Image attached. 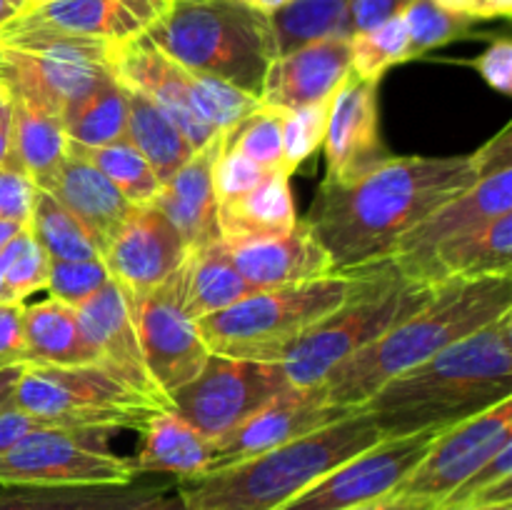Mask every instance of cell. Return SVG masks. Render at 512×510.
Masks as SVG:
<instances>
[{"label": "cell", "instance_id": "cell-21", "mask_svg": "<svg viewBox=\"0 0 512 510\" xmlns=\"http://www.w3.org/2000/svg\"><path fill=\"white\" fill-rule=\"evenodd\" d=\"M225 143H228V130L195 150L193 158L160 188L158 198L153 200L155 208L163 210L165 218L183 235L190 253L220 240L213 173Z\"/></svg>", "mask_w": 512, "mask_h": 510}, {"label": "cell", "instance_id": "cell-11", "mask_svg": "<svg viewBox=\"0 0 512 510\" xmlns=\"http://www.w3.org/2000/svg\"><path fill=\"white\" fill-rule=\"evenodd\" d=\"M188 258L168 280L128 305L150 375L168 398L203 370L210 350L185 310ZM170 403V400H168Z\"/></svg>", "mask_w": 512, "mask_h": 510}, {"label": "cell", "instance_id": "cell-24", "mask_svg": "<svg viewBox=\"0 0 512 510\" xmlns=\"http://www.w3.org/2000/svg\"><path fill=\"white\" fill-rule=\"evenodd\" d=\"M110 70L113 68L40 58L0 45V83L5 85V90L13 98L48 110L58 118L78 95L93 88Z\"/></svg>", "mask_w": 512, "mask_h": 510}, {"label": "cell", "instance_id": "cell-47", "mask_svg": "<svg viewBox=\"0 0 512 510\" xmlns=\"http://www.w3.org/2000/svg\"><path fill=\"white\" fill-rule=\"evenodd\" d=\"M268 173V168L258 165L255 160L245 158L243 153L228 148V143H225V150L220 153L213 173L215 198H218L220 203V200H230L235 198V195L248 193V190L255 188Z\"/></svg>", "mask_w": 512, "mask_h": 510}, {"label": "cell", "instance_id": "cell-50", "mask_svg": "<svg viewBox=\"0 0 512 510\" xmlns=\"http://www.w3.org/2000/svg\"><path fill=\"white\" fill-rule=\"evenodd\" d=\"M410 0H348V15L350 28L355 33H365L378 25L388 23V20L403 15L405 5Z\"/></svg>", "mask_w": 512, "mask_h": 510}, {"label": "cell", "instance_id": "cell-38", "mask_svg": "<svg viewBox=\"0 0 512 510\" xmlns=\"http://www.w3.org/2000/svg\"><path fill=\"white\" fill-rule=\"evenodd\" d=\"M410 38L403 15L350 38V73L380 83L393 65L408 63Z\"/></svg>", "mask_w": 512, "mask_h": 510}, {"label": "cell", "instance_id": "cell-15", "mask_svg": "<svg viewBox=\"0 0 512 510\" xmlns=\"http://www.w3.org/2000/svg\"><path fill=\"white\" fill-rule=\"evenodd\" d=\"M353 410L355 408L325 403L320 385H313V388L290 385L278 398L255 410L248 420L235 425L233 430L223 433L220 438H213V460H210V468L203 475L223 470L228 465L240 463V460L290 443L300 435L325 428V425L345 418Z\"/></svg>", "mask_w": 512, "mask_h": 510}, {"label": "cell", "instance_id": "cell-29", "mask_svg": "<svg viewBox=\"0 0 512 510\" xmlns=\"http://www.w3.org/2000/svg\"><path fill=\"white\" fill-rule=\"evenodd\" d=\"M23 338L25 365H98V350L83 333L75 308L55 298L23 305Z\"/></svg>", "mask_w": 512, "mask_h": 510}, {"label": "cell", "instance_id": "cell-61", "mask_svg": "<svg viewBox=\"0 0 512 510\" xmlns=\"http://www.w3.org/2000/svg\"><path fill=\"white\" fill-rule=\"evenodd\" d=\"M438 510V508H435ZM453 510H512V503L508 505H490V508H453Z\"/></svg>", "mask_w": 512, "mask_h": 510}, {"label": "cell", "instance_id": "cell-51", "mask_svg": "<svg viewBox=\"0 0 512 510\" xmlns=\"http://www.w3.org/2000/svg\"><path fill=\"white\" fill-rule=\"evenodd\" d=\"M438 3L470 20L508 18L512 13V0H438Z\"/></svg>", "mask_w": 512, "mask_h": 510}, {"label": "cell", "instance_id": "cell-45", "mask_svg": "<svg viewBox=\"0 0 512 510\" xmlns=\"http://www.w3.org/2000/svg\"><path fill=\"white\" fill-rule=\"evenodd\" d=\"M110 280L103 258L88 260H50L48 265V298L78 308L85 300L93 298Z\"/></svg>", "mask_w": 512, "mask_h": 510}, {"label": "cell", "instance_id": "cell-59", "mask_svg": "<svg viewBox=\"0 0 512 510\" xmlns=\"http://www.w3.org/2000/svg\"><path fill=\"white\" fill-rule=\"evenodd\" d=\"M20 230H25L23 225H18V223H10V220H0V250H3L5 245H8L10 240H13L15 235L20 233Z\"/></svg>", "mask_w": 512, "mask_h": 510}, {"label": "cell", "instance_id": "cell-28", "mask_svg": "<svg viewBox=\"0 0 512 510\" xmlns=\"http://www.w3.org/2000/svg\"><path fill=\"white\" fill-rule=\"evenodd\" d=\"M140 448L130 458L135 475H168L190 480L203 475L213 460V440L185 423L173 410L153 415L140 428Z\"/></svg>", "mask_w": 512, "mask_h": 510}, {"label": "cell", "instance_id": "cell-55", "mask_svg": "<svg viewBox=\"0 0 512 510\" xmlns=\"http://www.w3.org/2000/svg\"><path fill=\"white\" fill-rule=\"evenodd\" d=\"M128 510H190L188 505H185V500L180 498L178 490H168V493L163 495H155V498L145 500V503L140 505H133V508Z\"/></svg>", "mask_w": 512, "mask_h": 510}, {"label": "cell", "instance_id": "cell-1", "mask_svg": "<svg viewBox=\"0 0 512 510\" xmlns=\"http://www.w3.org/2000/svg\"><path fill=\"white\" fill-rule=\"evenodd\" d=\"M475 178L473 155L390 158L353 183L323 180L305 223L328 250L335 273L373 268L390 260L408 230Z\"/></svg>", "mask_w": 512, "mask_h": 510}, {"label": "cell", "instance_id": "cell-54", "mask_svg": "<svg viewBox=\"0 0 512 510\" xmlns=\"http://www.w3.org/2000/svg\"><path fill=\"white\" fill-rule=\"evenodd\" d=\"M438 503L435 500L425 498H410V495H388L383 500H375V503L360 505V508L350 510H435Z\"/></svg>", "mask_w": 512, "mask_h": 510}, {"label": "cell", "instance_id": "cell-52", "mask_svg": "<svg viewBox=\"0 0 512 510\" xmlns=\"http://www.w3.org/2000/svg\"><path fill=\"white\" fill-rule=\"evenodd\" d=\"M45 425L50 423H43V420L38 418H30V415L20 413V410L3 408L0 410V453H5L10 445L18 443L23 435L33 433V430L38 428H45Z\"/></svg>", "mask_w": 512, "mask_h": 510}, {"label": "cell", "instance_id": "cell-34", "mask_svg": "<svg viewBox=\"0 0 512 510\" xmlns=\"http://www.w3.org/2000/svg\"><path fill=\"white\" fill-rule=\"evenodd\" d=\"M0 45L20 50V53L40 55V58L100 65V68H113L115 55V45L108 40L88 38V35L53 28V25L35 23L20 13L0 28Z\"/></svg>", "mask_w": 512, "mask_h": 510}, {"label": "cell", "instance_id": "cell-32", "mask_svg": "<svg viewBox=\"0 0 512 510\" xmlns=\"http://www.w3.org/2000/svg\"><path fill=\"white\" fill-rule=\"evenodd\" d=\"M13 160L45 190L68 155V135L58 115L13 98Z\"/></svg>", "mask_w": 512, "mask_h": 510}, {"label": "cell", "instance_id": "cell-35", "mask_svg": "<svg viewBox=\"0 0 512 510\" xmlns=\"http://www.w3.org/2000/svg\"><path fill=\"white\" fill-rule=\"evenodd\" d=\"M275 58L330 38H353L348 0H288L268 15Z\"/></svg>", "mask_w": 512, "mask_h": 510}, {"label": "cell", "instance_id": "cell-30", "mask_svg": "<svg viewBox=\"0 0 512 510\" xmlns=\"http://www.w3.org/2000/svg\"><path fill=\"white\" fill-rule=\"evenodd\" d=\"M125 90V108H128V120H125V140L140 150L150 163L153 173L158 175L160 185L168 183L198 148L185 138L183 130L140 90Z\"/></svg>", "mask_w": 512, "mask_h": 510}, {"label": "cell", "instance_id": "cell-25", "mask_svg": "<svg viewBox=\"0 0 512 510\" xmlns=\"http://www.w3.org/2000/svg\"><path fill=\"white\" fill-rule=\"evenodd\" d=\"M230 255L243 278L258 290L305 283L335 273L328 250L310 233L305 220H298L295 228L280 238L230 248Z\"/></svg>", "mask_w": 512, "mask_h": 510}, {"label": "cell", "instance_id": "cell-18", "mask_svg": "<svg viewBox=\"0 0 512 510\" xmlns=\"http://www.w3.org/2000/svg\"><path fill=\"white\" fill-rule=\"evenodd\" d=\"M83 333L98 350V365L138 390L148 400L158 403L160 408L170 410L168 398L150 375L145 363L143 348H140L138 330H135L133 315L128 303L113 280L103 285L93 298L85 300L75 308Z\"/></svg>", "mask_w": 512, "mask_h": 510}, {"label": "cell", "instance_id": "cell-58", "mask_svg": "<svg viewBox=\"0 0 512 510\" xmlns=\"http://www.w3.org/2000/svg\"><path fill=\"white\" fill-rule=\"evenodd\" d=\"M240 5H245V8L255 10V13H263V15H270L275 13L278 8H283L288 0H238Z\"/></svg>", "mask_w": 512, "mask_h": 510}, {"label": "cell", "instance_id": "cell-5", "mask_svg": "<svg viewBox=\"0 0 512 510\" xmlns=\"http://www.w3.org/2000/svg\"><path fill=\"white\" fill-rule=\"evenodd\" d=\"M145 35L188 73L225 80L253 95H260L275 58L268 15L238 0H173Z\"/></svg>", "mask_w": 512, "mask_h": 510}, {"label": "cell", "instance_id": "cell-60", "mask_svg": "<svg viewBox=\"0 0 512 510\" xmlns=\"http://www.w3.org/2000/svg\"><path fill=\"white\" fill-rule=\"evenodd\" d=\"M10 258V243L0 250V303H5V268H8Z\"/></svg>", "mask_w": 512, "mask_h": 510}, {"label": "cell", "instance_id": "cell-10", "mask_svg": "<svg viewBox=\"0 0 512 510\" xmlns=\"http://www.w3.org/2000/svg\"><path fill=\"white\" fill-rule=\"evenodd\" d=\"M288 388L290 380L283 363L210 353L203 370L173 390L168 400L173 413L213 440L248 420Z\"/></svg>", "mask_w": 512, "mask_h": 510}, {"label": "cell", "instance_id": "cell-14", "mask_svg": "<svg viewBox=\"0 0 512 510\" xmlns=\"http://www.w3.org/2000/svg\"><path fill=\"white\" fill-rule=\"evenodd\" d=\"M188 255L190 250L178 228L150 203L133 205L100 258L125 303L133 305L168 280Z\"/></svg>", "mask_w": 512, "mask_h": 510}, {"label": "cell", "instance_id": "cell-33", "mask_svg": "<svg viewBox=\"0 0 512 510\" xmlns=\"http://www.w3.org/2000/svg\"><path fill=\"white\" fill-rule=\"evenodd\" d=\"M63 130L70 143L83 148H100V145L125 140V90L115 73H105L93 88L73 100L60 115Z\"/></svg>", "mask_w": 512, "mask_h": 510}, {"label": "cell", "instance_id": "cell-19", "mask_svg": "<svg viewBox=\"0 0 512 510\" xmlns=\"http://www.w3.org/2000/svg\"><path fill=\"white\" fill-rule=\"evenodd\" d=\"M113 73L123 85L148 95L183 130L195 148H203L208 140L223 133L210 128L195 110L188 88V70L170 60L148 35L115 45Z\"/></svg>", "mask_w": 512, "mask_h": 510}, {"label": "cell", "instance_id": "cell-41", "mask_svg": "<svg viewBox=\"0 0 512 510\" xmlns=\"http://www.w3.org/2000/svg\"><path fill=\"white\" fill-rule=\"evenodd\" d=\"M410 38V58H420L428 50L443 48L470 33L473 20L443 8L438 0H410L403 10Z\"/></svg>", "mask_w": 512, "mask_h": 510}, {"label": "cell", "instance_id": "cell-20", "mask_svg": "<svg viewBox=\"0 0 512 510\" xmlns=\"http://www.w3.org/2000/svg\"><path fill=\"white\" fill-rule=\"evenodd\" d=\"M350 73V38H330L303 45L270 60L260 85V103L293 110L333 100Z\"/></svg>", "mask_w": 512, "mask_h": 510}, {"label": "cell", "instance_id": "cell-56", "mask_svg": "<svg viewBox=\"0 0 512 510\" xmlns=\"http://www.w3.org/2000/svg\"><path fill=\"white\" fill-rule=\"evenodd\" d=\"M23 365H13V368H0V410L8 408L10 395H13L15 383H18Z\"/></svg>", "mask_w": 512, "mask_h": 510}, {"label": "cell", "instance_id": "cell-43", "mask_svg": "<svg viewBox=\"0 0 512 510\" xmlns=\"http://www.w3.org/2000/svg\"><path fill=\"white\" fill-rule=\"evenodd\" d=\"M333 100L283 110V165L290 175L323 145Z\"/></svg>", "mask_w": 512, "mask_h": 510}, {"label": "cell", "instance_id": "cell-23", "mask_svg": "<svg viewBox=\"0 0 512 510\" xmlns=\"http://www.w3.org/2000/svg\"><path fill=\"white\" fill-rule=\"evenodd\" d=\"M45 193L53 195L83 225L100 255L133 210V203L125 200L120 190L93 163L80 158L70 148Z\"/></svg>", "mask_w": 512, "mask_h": 510}, {"label": "cell", "instance_id": "cell-22", "mask_svg": "<svg viewBox=\"0 0 512 510\" xmlns=\"http://www.w3.org/2000/svg\"><path fill=\"white\" fill-rule=\"evenodd\" d=\"M173 0H43L20 15L68 33L123 45L148 33Z\"/></svg>", "mask_w": 512, "mask_h": 510}, {"label": "cell", "instance_id": "cell-8", "mask_svg": "<svg viewBox=\"0 0 512 510\" xmlns=\"http://www.w3.org/2000/svg\"><path fill=\"white\" fill-rule=\"evenodd\" d=\"M8 408L50 425L113 430H140L165 410L100 365H23Z\"/></svg>", "mask_w": 512, "mask_h": 510}, {"label": "cell", "instance_id": "cell-27", "mask_svg": "<svg viewBox=\"0 0 512 510\" xmlns=\"http://www.w3.org/2000/svg\"><path fill=\"white\" fill-rule=\"evenodd\" d=\"M175 483L178 480L168 475H140L123 485H10L0 493V510H128L168 493Z\"/></svg>", "mask_w": 512, "mask_h": 510}, {"label": "cell", "instance_id": "cell-3", "mask_svg": "<svg viewBox=\"0 0 512 510\" xmlns=\"http://www.w3.org/2000/svg\"><path fill=\"white\" fill-rule=\"evenodd\" d=\"M512 310V275L448 280L408 320L335 365L320 383L328 405L363 408L390 378L425 363Z\"/></svg>", "mask_w": 512, "mask_h": 510}, {"label": "cell", "instance_id": "cell-42", "mask_svg": "<svg viewBox=\"0 0 512 510\" xmlns=\"http://www.w3.org/2000/svg\"><path fill=\"white\" fill-rule=\"evenodd\" d=\"M228 148L238 150L245 158L255 160L263 168H283V110L263 105L228 130Z\"/></svg>", "mask_w": 512, "mask_h": 510}, {"label": "cell", "instance_id": "cell-4", "mask_svg": "<svg viewBox=\"0 0 512 510\" xmlns=\"http://www.w3.org/2000/svg\"><path fill=\"white\" fill-rule=\"evenodd\" d=\"M378 425L365 408L245 458L215 473L178 480L175 490L190 510H275L323 478L335 465L380 443Z\"/></svg>", "mask_w": 512, "mask_h": 510}, {"label": "cell", "instance_id": "cell-6", "mask_svg": "<svg viewBox=\"0 0 512 510\" xmlns=\"http://www.w3.org/2000/svg\"><path fill=\"white\" fill-rule=\"evenodd\" d=\"M433 288L403 278L393 260L365 270L353 293L283 353L290 385L323 383L335 365L418 313L433 298Z\"/></svg>", "mask_w": 512, "mask_h": 510}, {"label": "cell", "instance_id": "cell-46", "mask_svg": "<svg viewBox=\"0 0 512 510\" xmlns=\"http://www.w3.org/2000/svg\"><path fill=\"white\" fill-rule=\"evenodd\" d=\"M35 183L30 175L20 168L18 160L10 158L0 165V220H10L28 228L30 213L35 203Z\"/></svg>", "mask_w": 512, "mask_h": 510}, {"label": "cell", "instance_id": "cell-40", "mask_svg": "<svg viewBox=\"0 0 512 510\" xmlns=\"http://www.w3.org/2000/svg\"><path fill=\"white\" fill-rule=\"evenodd\" d=\"M188 88L198 115L215 130L235 128L240 120L263 108L260 95L245 93V90L235 88L225 80L210 78V75L188 73Z\"/></svg>", "mask_w": 512, "mask_h": 510}, {"label": "cell", "instance_id": "cell-9", "mask_svg": "<svg viewBox=\"0 0 512 510\" xmlns=\"http://www.w3.org/2000/svg\"><path fill=\"white\" fill-rule=\"evenodd\" d=\"M113 428H65L45 425L23 435L0 453V485H123L133 483L130 458L113 453L108 445Z\"/></svg>", "mask_w": 512, "mask_h": 510}, {"label": "cell", "instance_id": "cell-17", "mask_svg": "<svg viewBox=\"0 0 512 510\" xmlns=\"http://www.w3.org/2000/svg\"><path fill=\"white\" fill-rule=\"evenodd\" d=\"M395 268L403 278L430 288L448 280L512 275V213L498 215L478 228L440 240L425 255L395 263Z\"/></svg>", "mask_w": 512, "mask_h": 510}, {"label": "cell", "instance_id": "cell-16", "mask_svg": "<svg viewBox=\"0 0 512 510\" xmlns=\"http://www.w3.org/2000/svg\"><path fill=\"white\" fill-rule=\"evenodd\" d=\"M325 183L345 185L373 173L393 155L380 135L378 83L348 73L333 95L325 128Z\"/></svg>", "mask_w": 512, "mask_h": 510}, {"label": "cell", "instance_id": "cell-48", "mask_svg": "<svg viewBox=\"0 0 512 510\" xmlns=\"http://www.w3.org/2000/svg\"><path fill=\"white\" fill-rule=\"evenodd\" d=\"M473 68L483 75L485 83L500 95L512 93V43L508 38H498L490 43L480 58L473 60Z\"/></svg>", "mask_w": 512, "mask_h": 510}, {"label": "cell", "instance_id": "cell-53", "mask_svg": "<svg viewBox=\"0 0 512 510\" xmlns=\"http://www.w3.org/2000/svg\"><path fill=\"white\" fill-rule=\"evenodd\" d=\"M13 158V100L0 83V165Z\"/></svg>", "mask_w": 512, "mask_h": 510}, {"label": "cell", "instance_id": "cell-36", "mask_svg": "<svg viewBox=\"0 0 512 510\" xmlns=\"http://www.w3.org/2000/svg\"><path fill=\"white\" fill-rule=\"evenodd\" d=\"M68 148L88 163H93L120 190V195L133 205H150L163 188L148 160L128 140L100 145V148H83V145H75L68 140Z\"/></svg>", "mask_w": 512, "mask_h": 510}, {"label": "cell", "instance_id": "cell-44", "mask_svg": "<svg viewBox=\"0 0 512 510\" xmlns=\"http://www.w3.org/2000/svg\"><path fill=\"white\" fill-rule=\"evenodd\" d=\"M50 258L43 253L28 230L10 240V258L5 268V303H25L30 295L48 285Z\"/></svg>", "mask_w": 512, "mask_h": 510}, {"label": "cell", "instance_id": "cell-49", "mask_svg": "<svg viewBox=\"0 0 512 510\" xmlns=\"http://www.w3.org/2000/svg\"><path fill=\"white\" fill-rule=\"evenodd\" d=\"M25 365L23 303H0V368Z\"/></svg>", "mask_w": 512, "mask_h": 510}, {"label": "cell", "instance_id": "cell-63", "mask_svg": "<svg viewBox=\"0 0 512 510\" xmlns=\"http://www.w3.org/2000/svg\"><path fill=\"white\" fill-rule=\"evenodd\" d=\"M3 488H5V485H0V493H3Z\"/></svg>", "mask_w": 512, "mask_h": 510}, {"label": "cell", "instance_id": "cell-12", "mask_svg": "<svg viewBox=\"0 0 512 510\" xmlns=\"http://www.w3.org/2000/svg\"><path fill=\"white\" fill-rule=\"evenodd\" d=\"M435 435L438 433H415L380 440L335 465L275 510H350L388 498L423 460Z\"/></svg>", "mask_w": 512, "mask_h": 510}, {"label": "cell", "instance_id": "cell-7", "mask_svg": "<svg viewBox=\"0 0 512 510\" xmlns=\"http://www.w3.org/2000/svg\"><path fill=\"white\" fill-rule=\"evenodd\" d=\"M365 270L260 288L230 308L195 320V328L210 353L280 363L285 350L305 330L333 313L353 293Z\"/></svg>", "mask_w": 512, "mask_h": 510}, {"label": "cell", "instance_id": "cell-26", "mask_svg": "<svg viewBox=\"0 0 512 510\" xmlns=\"http://www.w3.org/2000/svg\"><path fill=\"white\" fill-rule=\"evenodd\" d=\"M298 223L290 173L275 168L248 193L218 203V233L228 248L280 238Z\"/></svg>", "mask_w": 512, "mask_h": 510}, {"label": "cell", "instance_id": "cell-62", "mask_svg": "<svg viewBox=\"0 0 512 510\" xmlns=\"http://www.w3.org/2000/svg\"><path fill=\"white\" fill-rule=\"evenodd\" d=\"M35 3H43V0H28V5H35Z\"/></svg>", "mask_w": 512, "mask_h": 510}, {"label": "cell", "instance_id": "cell-31", "mask_svg": "<svg viewBox=\"0 0 512 510\" xmlns=\"http://www.w3.org/2000/svg\"><path fill=\"white\" fill-rule=\"evenodd\" d=\"M255 285L243 278L223 240L193 250L188 255L185 278V310L193 320L230 308L255 293Z\"/></svg>", "mask_w": 512, "mask_h": 510}, {"label": "cell", "instance_id": "cell-13", "mask_svg": "<svg viewBox=\"0 0 512 510\" xmlns=\"http://www.w3.org/2000/svg\"><path fill=\"white\" fill-rule=\"evenodd\" d=\"M512 398L495 408L473 415L458 425L440 430L428 453L395 488L393 495L440 500L453 493L473 470L493 458L503 445L512 443Z\"/></svg>", "mask_w": 512, "mask_h": 510}, {"label": "cell", "instance_id": "cell-37", "mask_svg": "<svg viewBox=\"0 0 512 510\" xmlns=\"http://www.w3.org/2000/svg\"><path fill=\"white\" fill-rule=\"evenodd\" d=\"M25 230L33 235L35 243L43 248L50 260L100 258L98 248L85 233L83 225L45 190L35 193L33 213H30V223Z\"/></svg>", "mask_w": 512, "mask_h": 510}, {"label": "cell", "instance_id": "cell-57", "mask_svg": "<svg viewBox=\"0 0 512 510\" xmlns=\"http://www.w3.org/2000/svg\"><path fill=\"white\" fill-rule=\"evenodd\" d=\"M28 8V0H0V28Z\"/></svg>", "mask_w": 512, "mask_h": 510}, {"label": "cell", "instance_id": "cell-39", "mask_svg": "<svg viewBox=\"0 0 512 510\" xmlns=\"http://www.w3.org/2000/svg\"><path fill=\"white\" fill-rule=\"evenodd\" d=\"M512 503V443L503 445L493 458L485 460L450 495L438 503V510L490 508Z\"/></svg>", "mask_w": 512, "mask_h": 510}, {"label": "cell", "instance_id": "cell-2", "mask_svg": "<svg viewBox=\"0 0 512 510\" xmlns=\"http://www.w3.org/2000/svg\"><path fill=\"white\" fill-rule=\"evenodd\" d=\"M505 398H512V310L390 378L363 408L385 440L440 433Z\"/></svg>", "mask_w": 512, "mask_h": 510}]
</instances>
